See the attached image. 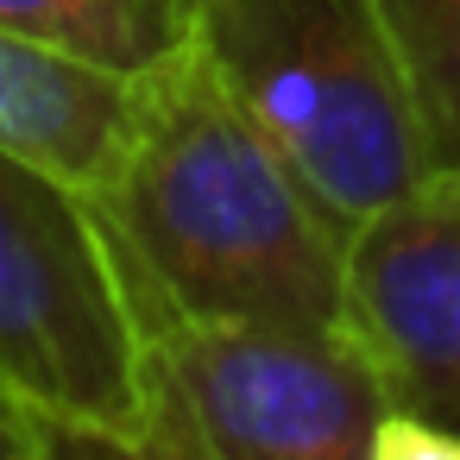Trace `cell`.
<instances>
[{"instance_id":"4","label":"cell","mask_w":460,"mask_h":460,"mask_svg":"<svg viewBox=\"0 0 460 460\" xmlns=\"http://www.w3.org/2000/svg\"><path fill=\"white\" fill-rule=\"evenodd\" d=\"M152 391L139 429L196 460H372L391 410L347 328L196 322L146 309Z\"/></svg>"},{"instance_id":"9","label":"cell","mask_w":460,"mask_h":460,"mask_svg":"<svg viewBox=\"0 0 460 460\" xmlns=\"http://www.w3.org/2000/svg\"><path fill=\"white\" fill-rule=\"evenodd\" d=\"M32 460H196L146 429H114V422H83V416H45L39 410V447Z\"/></svg>"},{"instance_id":"12","label":"cell","mask_w":460,"mask_h":460,"mask_svg":"<svg viewBox=\"0 0 460 460\" xmlns=\"http://www.w3.org/2000/svg\"><path fill=\"white\" fill-rule=\"evenodd\" d=\"M454 183H460V177H454Z\"/></svg>"},{"instance_id":"2","label":"cell","mask_w":460,"mask_h":460,"mask_svg":"<svg viewBox=\"0 0 460 460\" xmlns=\"http://www.w3.org/2000/svg\"><path fill=\"white\" fill-rule=\"evenodd\" d=\"M190 32L347 227L429 183L416 102L372 0H190Z\"/></svg>"},{"instance_id":"1","label":"cell","mask_w":460,"mask_h":460,"mask_svg":"<svg viewBox=\"0 0 460 460\" xmlns=\"http://www.w3.org/2000/svg\"><path fill=\"white\" fill-rule=\"evenodd\" d=\"M95 202L120 234L146 309L341 328L353 227L234 102L196 32L133 70Z\"/></svg>"},{"instance_id":"11","label":"cell","mask_w":460,"mask_h":460,"mask_svg":"<svg viewBox=\"0 0 460 460\" xmlns=\"http://www.w3.org/2000/svg\"><path fill=\"white\" fill-rule=\"evenodd\" d=\"M32 447H39V410L13 385H0V460H32Z\"/></svg>"},{"instance_id":"5","label":"cell","mask_w":460,"mask_h":460,"mask_svg":"<svg viewBox=\"0 0 460 460\" xmlns=\"http://www.w3.org/2000/svg\"><path fill=\"white\" fill-rule=\"evenodd\" d=\"M341 328L397 410L460 429V183L429 177L347 234Z\"/></svg>"},{"instance_id":"6","label":"cell","mask_w":460,"mask_h":460,"mask_svg":"<svg viewBox=\"0 0 460 460\" xmlns=\"http://www.w3.org/2000/svg\"><path fill=\"white\" fill-rule=\"evenodd\" d=\"M127 70L51 51L0 26V146L95 190L127 120Z\"/></svg>"},{"instance_id":"10","label":"cell","mask_w":460,"mask_h":460,"mask_svg":"<svg viewBox=\"0 0 460 460\" xmlns=\"http://www.w3.org/2000/svg\"><path fill=\"white\" fill-rule=\"evenodd\" d=\"M372 460H460V429L391 403L372 435Z\"/></svg>"},{"instance_id":"7","label":"cell","mask_w":460,"mask_h":460,"mask_svg":"<svg viewBox=\"0 0 460 460\" xmlns=\"http://www.w3.org/2000/svg\"><path fill=\"white\" fill-rule=\"evenodd\" d=\"M0 26L133 76L190 32V0H0Z\"/></svg>"},{"instance_id":"3","label":"cell","mask_w":460,"mask_h":460,"mask_svg":"<svg viewBox=\"0 0 460 460\" xmlns=\"http://www.w3.org/2000/svg\"><path fill=\"white\" fill-rule=\"evenodd\" d=\"M0 385L45 416L139 429L146 296L95 190L0 146Z\"/></svg>"},{"instance_id":"8","label":"cell","mask_w":460,"mask_h":460,"mask_svg":"<svg viewBox=\"0 0 460 460\" xmlns=\"http://www.w3.org/2000/svg\"><path fill=\"white\" fill-rule=\"evenodd\" d=\"M403 64L429 177H460V0H372Z\"/></svg>"}]
</instances>
